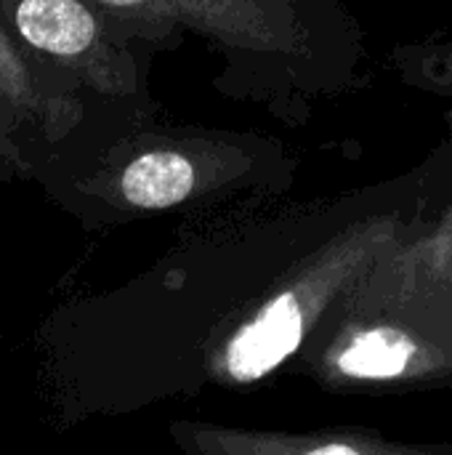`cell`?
<instances>
[{
	"label": "cell",
	"mask_w": 452,
	"mask_h": 455,
	"mask_svg": "<svg viewBox=\"0 0 452 455\" xmlns=\"http://www.w3.org/2000/svg\"><path fill=\"white\" fill-rule=\"evenodd\" d=\"M85 88L24 45L0 16V184L32 181L85 115Z\"/></svg>",
	"instance_id": "obj_1"
},
{
	"label": "cell",
	"mask_w": 452,
	"mask_h": 455,
	"mask_svg": "<svg viewBox=\"0 0 452 455\" xmlns=\"http://www.w3.org/2000/svg\"><path fill=\"white\" fill-rule=\"evenodd\" d=\"M0 16L24 45L83 88L109 91L123 80L115 29L123 19L96 0H0Z\"/></svg>",
	"instance_id": "obj_2"
},
{
	"label": "cell",
	"mask_w": 452,
	"mask_h": 455,
	"mask_svg": "<svg viewBox=\"0 0 452 455\" xmlns=\"http://www.w3.org/2000/svg\"><path fill=\"white\" fill-rule=\"evenodd\" d=\"M304 336V317L301 307L293 293L277 296L264 315L250 323L226 352V365L232 379L237 381H256L277 368Z\"/></svg>",
	"instance_id": "obj_3"
},
{
	"label": "cell",
	"mask_w": 452,
	"mask_h": 455,
	"mask_svg": "<svg viewBox=\"0 0 452 455\" xmlns=\"http://www.w3.org/2000/svg\"><path fill=\"white\" fill-rule=\"evenodd\" d=\"M413 341L394 331L378 328L362 333L341 357V371L357 379H394L413 360Z\"/></svg>",
	"instance_id": "obj_4"
}]
</instances>
